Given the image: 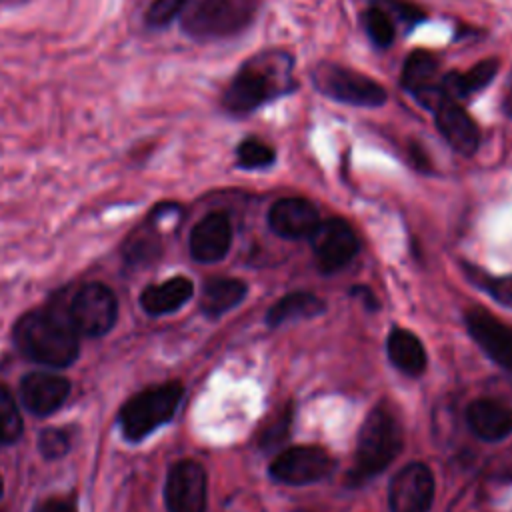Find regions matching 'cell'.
Instances as JSON below:
<instances>
[{
	"label": "cell",
	"instance_id": "19",
	"mask_svg": "<svg viewBox=\"0 0 512 512\" xmlns=\"http://www.w3.org/2000/svg\"><path fill=\"white\" fill-rule=\"evenodd\" d=\"M500 70V60L498 58H486L476 62L472 68L466 72H446L440 78V90L444 98L460 102L464 98H470L484 90L498 74Z\"/></svg>",
	"mask_w": 512,
	"mask_h": 512
},
{
	"label": "cell",
	"instance_id": "28",
	"mask_svg": "<svg viewBox=\"0 0 512 512\" xmlns=\"http://www.w3.org/2000/svg\"><path fill=\"white\" fill-rule=\"evenodd\" d=\"M374 4L380 6L392 18L394 24L400 22L406 28H414L416 24L426 20V14L408 0H376Z\"/></svg>",
	"mask_w": 512,
	"mask_h": 512
},
{
	"label": "cell",
	"instance_id": "15",
	"mask_svg": "<svg viewBox=\"0 0 512 512\" xmlns=\"http://www.w3.org/2000/svg\"><path fill=\"white\" fill-rule=\"evenodd\" d=\"M70 394V380L52 372H30L20 380V400L34 416L54 414Z\"/></svg>",
	"mask_w": 512,
	"mask_h": 512
},
{
	"label": "cell",
	"instance_id": "33",
	"mask_svg": "<svg viewBox=\"0 0 512 512\" xmlns=\"http://www.w3.org/2000/svg\"><path fill=\"white\" fill-rule=\"evenodd\" d=\"M502 112L508 118H512V70H510V74L506 78V84L502 88Z\"/></svg>",
	"mask_w": 512,
	"mask_h": 512
},
{
	"label": "cell",
	"instance_id": "4",
	"mask_svg": "<svg viewBox=\"0 0 512 512\" xmlns=\"http://www.w3.org/2000/svg\"><path fill=\"white\" fill-rule=\"evenodd\" d=\"M402 430L396 418L384 408H372L358 432L354 466L348 472V484H360L380 474L400 452Z\"/></svg>",
	"mask_w": 512,
	"mask_h": 512
},
{
	"label": "cell",
	"instance_id": "1",
	"mask_svg": "<svg viewBox=\"0 0 512 512\" xmlns=\"http://www.w3.org/2000/svg\"><path fill=\"white\" fill-rule=\"evenodd\" d=\"M292 88V58L282 50L260 52L230 78L222 90L220 106L232 116H244Z\"/></svg>",
	"mask_w": 512,
	"mask_h": 512
},
{
	"label": "cell",
	"instance_id": "18",
	"mask_svg": "<svg viewBox=\"0 0 512 512\" xmlns=\"http://www.w3.org/2000/svg\"><path fill=\"white\" fill-rule=\"evenodd\" d=\"M466 420L470 430L486 442L504 440L512 432V410L490 398L474 400L466 410Z\"/></svg>",
	"mask_w": 512,
	"mask_h": 512
},
{
	"label": "cell",
	"instance_id": "9",
	"mask_svg": "<svg viewBox=\"0 0 512 512\" xmlns=\"http://www.w3.org/2000/svg\"><path fill=\"white\" fill-rule=\"evenodd\" d=\"M312 252L318 268L324 274L342 270L358 254V238L348 222L342 218L320 220L316 230L310 236Z\"/></svg>",
	"mask_w": 512,
	"mask_h": 512
},
{
	"label": "cell",
	"instance_id": "6",
	"mask_svg": "<svg viewBox=\"0 0 512 512\" xmlns=\"http://www.w3.org/2000/svg\"><path fill=\"white\" fill-rule=\"evenodd\" d=\"M312 82L316 90L322 92L326 98L350 106L378 108L388 98L380 82H376L364 72L334 62L318 64L312 70Z\"/></svg>",
	"mask_w": 512,
	"mask_h": 512
},
{
	"label": "cell",
	"instance_id": "24",
	"mask_svg": "<svg viewBox=\"0 0 512 512\" xmlns=\"http://www.w3.org/2000/svg\"><path fill=\"white\" fill-rule=\"evenodd\" d=\"M234 154H236V166L244 170L268 168L276 160L274 148L256 136H248L240 140Z\"/></svg>",
	"mask_w": 512,
	"mask_h": 512
},
{
	"label": "cell",
	"instance_id": "27",
	"mask_svg": "<svg viewBox=\"0 0 512 512\" xmlns=\"http://www.w3.org/2000/svg\"><path fill=\"white\" fill-rule=\"evenodd\" d=\"M24 424L20 416V408L16 406V400L12 392L0 384V446L12 444L22 436Z\"/></svg>",
	"mask_w": 512,
	"mask_h": 512
},
{
	"label": "cell",
	"instance_id": "23",
	"mask_svg": "<svg viewBox=\"0 0 512 512\" xmlns=\"http://www.w3.org/2000/svg\"><path fill=\"white\" fill-rule=\"evenodd\" d=\"M326 304L312 292H290L284 298H280L266 314V324L270 328L282 326L286 322L294 320H306L322 314Z\"/></svg>",
	"mask_w": 512,
	"mask_h": 512
},
{
	"label": "cell",
	"instance_id": "12",
	"mask_svg": "<svg viewBox=\"0 0 512 512\" xmlns=\"http://www.w3.org/2000/svg\"><path fill=\"white\" fill-rule=\"evenodd\" d=\"M474 342L506 372L512 374V326L500 322L484 308H470L464 316Z\"/></svg>",
	"mask_w": 512,
	"mask_h": 512
},
{
	"label": "cell",
	"instance_id": "14",
	"mask_svg": "<svg viewBox=\"0 0 512 512\" xmlns=\"http://www.w3.org/2000/svg\"><path fill=\"white\" fill-rule=\"evenodd\" d=\"M432 112L438 132L454 152L462 156L476 154L480 146V130L460 102L444 98Z\"/></svg>",
	"mask_w": 512,
	"mask_h": 512
},
{
	"label": "cell",
	"instance_id": "31",
	"mask_svg": "<svg viewBox=\"0 0 512 512\" xmlns=\"http://www.w3.org/2000/svg\"><path fill=\"white\" fill-rule=\"evenodd\" d=\"M484 288L504 306L512 308V274L500 276V278H488Z\"/></svg>",
	"mask_w": 512,
	"mask_h": 512
},
{
	"label": "cell",
	"instance_id": "34",
	"mask_svg": "<svg viewBox=\"0 0 512 512\" xmlns=\"http://www.w3.org/2000/svg\"><path fill=\"white\" fill-rule=\"evenodd\" d=\"M2 494H4V480H2V476H0V498H2Z\"/></svg>",
	"mask_w": 512,
	"mask_h": 512
},
{
	"label": "cell",
	"instance_id": "21",
	"mask_svg": "<svg viewBox=\"0 0 512 512\" xmlns=\"http://www.w3.org/2000/svg\"><path fill=\"white\" fill-rule=\"evenodd\" d=\"M388 358L390 362L408 376H418L426 368V350L422 342L404 328H392L388 334Z\"/></svg>",
	"mask_w": 512,
	"mask_h": 512
},
{
	"label": "cell",
	"instance_id": "29",
	"mask_svg": "<svg viewBox=\"0 0 512 512\" xmlns=\"http://www.w3.org/2000/svg\"><path fill=\"white\" fill-rule=\"evenodd\" d=\"M38 450L44 458L56 460L70 450V436L64 428H46L38 436Z\"/></svg>",
	"mask_w": 512,
	"mask_h": 512
},
{
	"label": "cell",
	"instance_id": "20",
	"mask_svg": "<svg viewBox=\"0 0 512 512\" xmlns=\"http://www.w3.org/2000/svg\"><path fill=\"white\" fill-rule=\"evenodd\" d=\"M194 294V284L186 276H172L162 284H152L142 290L140 306L150 316H164L182 308Z\"/></svg>",
	"mask_w": 512,
	"mask_h": 512
},
{
	"label": "cell",
	"instance_id": "17",
	"mask_svg": "<svg viewBox=\"0 0 512 512\" xmlns=\"http://www.w3.org/2000/svg\"><path fill=\"white\" fill-rule=\"evenodd\" d=\"M268 224L282 238H310L320 224V214L306 198H280L268 210Z\"/></svg>",
	"mask_w": 512,
	"mask_h": 512
},
{
	"label": "cell",
	"instance_id": "11",
	"mask_svg": "<svg viewBox=\"0 0 512 512\" xmlns=\"http://www.w3.org/2000/svg\"><path fill=\"white\" fill-rule=\"evenodd\" d=\"M434 500V476L422 462L400 468L390 480V512H428Z\"/></svg>",
	"mask_w": 512,
	"mask_h": 512
},
{
	"label": "cell",
	"instance_id": "2",
	"mask_svg": "<svg viewBox=\"0 0 512 512\" xmlns=\"http://www.w3.org/2000/svg\"><path fill=\"white\" fill-rule=\"evenodd\" d=\"M18 352L30 362L50 368L70 366L80 352V336L68 314L38 308L22 314L12 330Z\"/></svg>",
	"mask_w": 512,
	"mask_h": 512
},
{
	"label": "cell",
	"instance_id": "22",
	"mask_svg": "<svg viewBox=\"0 0 512 512\" xmlns=\"http://www.w3.org/2000/svg\"><path fill=\"white\" fill-rule=\"evenodd\" d=\"M248 292V286L238 278H210L200 296V310L208 318H218L238 306Z\"/></svg>",
	"mask_w": 512,
	"mask_h": 512
},
{
	"label": "cell",
	"instance_id": "30",
	"mask_svg": "<svg viewBox=\"0 0 512 512\" xmlns=\"http://www.w3.org/2000/svg\"><path fill=\"white\" fill-rule=\"evenodd\" d=\"M290 420H292V410L290 408H284L280 414H276L270 422H266V426L262 428V434H260V446L264 450H270V448H276L288 434V428H290Z\"/></svg>",
	"mask_w": 512,
	"mask_h": 512
},
{
	"label": "cell",
	"instance_id": "7",
	"mask_svg": "<svg viewBox=\"0 0 512 512\" xmlns=\"http://www.w3.org/2000/svg\"><path fill=\"white\" fill-rule=\"evenodd\" d=\"M68 318L78 336H104L118 320L116 294L102 282H88L74 294L68 308Z\"/></svg>",
	"mask_w": 512,
	"mask_h": 512
},
{
	"label": "cell",
	"instance_id": "26",
	"mask_svg": "<svg viewBox=\"0 0 512 512\" xmlns=\"http://www.w3.org/2000/svg\"><path fill=\"white\" fill-rule=\"evenodd\" d=\"M186 0H150L142 14V24L150 32H160L178 22Z\"/></svg>",
	"mask_w": 512,
	"mask_h": 512
},
{
	"label": "cell",
	"instance_id": "5",
	"mask_svg": "<svg viewBox=\"0 0 512 512\" xmlns=\"http://www.w3.org/2000/svg\"><path fill=\"white\" fill-rule=\"evenodd\" d=\"M182 396L184 388L180 382L158 384L134 394L118 412L122 436L128 442H140L174 418Z\"/></svg>",
	"mask_w": 512,
	"mask_h": 512
},
{
	"label": "cell",
	"instance_id": "13",
	"mask_svg": "<svg viewBox=\"0 0 512 512\" xmlns=\"http://www.w3.org/2000/svg\"><path fill=\"white\" fill-rule=\"evenodd\" d=\"M440 62L432 52L414 50L402 66V88L410 92L422 106L434 110L444 94L440 90Z\"/></svg>",
	"mask_w": 512,
	"mask_h": 512
},
{
	"label": "cell",
	"instance_id": "32",
	"mask_svg": "<svg viewBox=\"0 0 512 512\" xmlns=\"http://www.w3.org/2000/svg\"><path fill=\"white\" fill-rule=\"evenodd\" d=\"M36 512H78V510H76V506H74L70 500H66V498H50V500L42 502V504L36 508Z\"/></svg>",
	"mask_w": 512,
	"mask_h": 512
},
{
	"label": "cell",
	"instance_id": "25",
	"mask_svg": "<svg viewBox=\"0 0 512 512\" xmlns=\"http://www.w3.org/2000/svg\"><path fill=\"white\" fill-rule=\"evenodd\" d=\"M362 28L370 38V42L378 48H388L394 42L396 26L392 18L376 4H372L362 12Z\"/></svg>",
	"mask_w": 512,
	"mask_h": 512
},
{
	"label": "cell",
	"instance_id": "3",
	"mask_svg": "<svg viewBox=\"0 0 512 512\" xmlns=\"http://www.w3.org/2000/svg\"><path fill=\"white\" fill-rule=\"evenodd\" d=\"M254 14L256 0H186L178 26L186 38L208 44L238 36Z\"/></svg>",
	"mask_w": 512,
	"mask_h": 512
},
{
	"label": "cell",
	"instance_id": "10",
	"mask_svg": "<svg viewBox=\"0 0 512 512\" xmlns=\"http://www.w3.org/2000/svg\"><path fill=\"white\" fill-rule=\"evenodd\" d=\"M168 512H206V472L196 460H178L164 486Z\"/></svg>",
	"mask_w": 512,
	"mask_h": 512
},
{
	"label": "cell",
	"instance_id": "8",
	"mask_svg": "<svg viewBox=\"0 0 512 512\" xmlns=\"http://www.w3.org/2000/svg\"><path fill=\"white\" fill-rule=\"evenodd\" d=\"M334 470V458L318 446H292L270 464V476L282 484L304 486L326 478Z\"/></svg>",
	"mask_w": 512,
	"mask_h": 512
},
{
	"label": "cell",
	"instance_id": "16",
	"mask_svg": "<svg viewBox=\"0 0 512 512\" xmlns=\"http://www.w3.org/2000/svg\"><path fill=\"white\" fill-rule=\"evenodd\" d=\"M232 244V224L224 212H210L190 232V254L202 264L222 260Z\"/></svg>",
	"mask_w": 512,
	"mask_h": 512
}]
</instances>
